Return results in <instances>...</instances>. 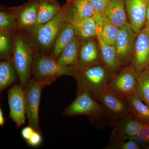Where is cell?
I'll return each mask as SVG.
<instances>
[{
	"label": "cell",
	"mask_w": 149,
	"mask_h": 149,
	"mask_svg": "<svg viewBox=\"0 0 149 149\" xmlns=\"http://www.w3.org/2000/svg\"><path fill=\"white\" fill-rule=\"evenodd\" d=\"M146 125L137 120L132 115L129 114L113 124L110 139L129 140L138 135Z\"/></svg>",
	"instance_id": "9a60e30c"
},
{
	"label": "cell",
	"mask_w": 149,
	"mask_h": 149,
	"mask_svg": "<svg viewBox=\"0 0 149 149\" xmlns=\"http://www.w3.org/2000/svg\"><path fill=\"white\" fill-rule=\"evenodd\" d=\"M120 28L108 22L104 21L101 29H97L100 32L102 38L107 45L115 47Z\"/></svg>",
	"instance_id": "4316f807"
},
{
	"label": "cell",
	"mask_w": 149,
	"mask_h": 149,
	"mask_svg": "<svg viewBox=\"0 0 149 149\" xmlns=\"http://www.w3.org/2000/svg\"><path fill=\"white\" fill-rule=\"evenodd\" d=\"M76 13L82 17L93 18L95 10L90 1L87 0H67Z\"/></svg>",
	"instance_id": "83f0119b"
},
{
	"label": "cell",
	"mask_w": 149,
	"mask_h": 149,
	"mask_svg": "<svg viewBox=\"0 0 149 149\" xmlns=\"http://www.w3.org/2000/svg\"><path fill=\"white\" fill-rule=\"evenodd\" d=\"M62 9V7L61 6L56 0H40L36 27L50 21L61 11Z\"/></svg>",
	"instance_id": "44dd1931"
},
{
	"label": "cell",
	"mask_w": 149,
	"mask_h": 149,
	"mask_svg": "<svg viewBox=\"0 0 149 149\" xmlns=\"http://www.w3.org/2000/svg\"><path fill=\"white\" fill-rule=\"evenodd\" d=\"M130 114L145 124H149V107L135 94L125 98Z\"/></svg>",
	"instance_id": "7402d4cb"
},
{
	"label": "cell",
	"mask_w": 149,
	"mask_h": 149,
	"mask_svg": "<svg viewBox=\"0 0 149 149\" xmlns=\"http://www.w3.org/2000/svg\"><path fill=\"white\" fill-rule=\"evenodd\" d=\"M125 0H111L104 17L108 22L119 28L128 23Z\"/></svg>",
	"instance_id": "ac0fdd59"
},
{
	"label": "cell",
	"mask_w": 149,
	"mask_h": 149,
	"mask_svg": "<svg viewBox=\"0 0 149 149\" xmlns=\"http://www.w3.org/2000/svg\"><path fill=\"white\" fill-rule=\"evenodd\" d=\"M148 2V0H125L128 23L137 34L146 26Z\"/></svg>",
	"instance_id": "2e32d148"
},
{
	"label": "cell",
	"mask_w": 149,
	"mask_h": 149,
	"mask_svg": "<svg viewBox=\"0 0 149 149\" xmlns=\"http://www.w3.org/2000/svg\"><path fill=\"white\" fill-rule=\"evenodd\" d=\"M67 21L74 26L75 36L81 42L97 36V27L95 20L93 18H85L78 15L72 6L67 2Z\"/></svg>",
	"instance_id": "8fae6325"
},
{
	"label": "cell",
	"mask_w": 149,
	"mask_h": 149,
	"mask_svg": "<svg viewBox=\"0 0 149 149\" xmlns=\"http://www.w3.org/2000/svg\"><path fill=\"white\" fill-rule=\"evenodd\" d=\"M137 35L128 22L120 28L115 48L118 61L122 68L131 64Z\"/></svg>",
	"instance_id": "9c48e42d"
},
{
	"label": "cell",
	"mask_w": 149,
	"mask_h": 149,
	"mask_svg": "<svg viewBox=\"0 0 149 149\" xmlns=\"http://www.w3.org/2000/svg\"><path fill=\"white\" fill-rule=\"evenodd\" d=\"M19 31L17 19L12 8L1 10L0 31L15 34Z\"/></svg>",
	"instance_id": "d4e9b609"
},
{
	"label": "cell",
	"mask_w": 149,
	"mask_h": 149,
	"mask_svg": "<svg viewBox=\"0 0 149 149\" xmlns=\"http://www.w3.org/2000/svg\"><path fill=\"white\" fill-rule=\"evenodd\" d=\"M81 42L80 39L74 36L60 54L56 60L57 63L63 67L74 66L78 58Z\"/></svg>",
	"instance_id": "ffe728a7"
},
{
	"label": "cell",
	"mask_w": 149,
	"mask_h": 149,
	"mask_svg": "<svg viewBox=\"0 0 149 149\" xmlns=\"http://www.w3.org/2000/svg\"><path fill=\"white\" fill-rule=\"evenodd\" d=\"M15 34L0 31V58L1 60L11 61L14 49Z\"/></svg>",
	"instance_id": "cb8c5ba5"
},
{
	"label": "cell",
	"mask_w": 149,
	"mask_h": 149,
	"mask_svg": "<svg viewBox=\"0 0 149 149\" xmlns=\"http://www.w3.org/2000/svg\"><path fill=\"white\" fill-rule=\"evenodd\" d=\"M145 27L146 28L147 30H148V31L149 32V22H146V26H145Z\"/></svg>",
	"instance_id": "d590c367"
},
{
	"label": "cell",
	"mask_w": 149,
	"mask_h": 149,
	"mask_svg": "<svg viewBox=\"0 0 149 149\" xmlns=\"http://www.w3.org/2000/svg\"><path fill=\"white\" fill-rule=\"evenodd\" d=\"M96 37L98 42L102 63L111 72L116 74L122 67L118 61L115 47L109 45L105 42L99 30H97Z\"/></svg>",
	"instance_id": "e0dca14e"
},
{
	"label": "cell",
	"mask_w": 149,
	"mask_h": 149,
	"mask_svg": "<svg viewBox=\"0 0 149 149\" xmlns=\"http://www.w3.org/2000/svg\"><path fill=\"white\" fill-rule=\"evenodd\" d=\"M40 0H32L24 5L12 8L17 19L19 30L26 33L32 31L37 25Z\"/></svg>",
	"instance_id": "4fadbf2b"
},
{
	"label": "cell",
	"mask_w": 149,
	"mask_h": 149,
	"mask_svg": "<svg viewBox=\"0 0 149 149\" xmlns=\"http://www.w3.org/2000/svg\"><path fill=\"white\" fill-rule=\"evenodd\" d=\"M44 87L39 81L32 78L29 80L24 90L25 111L29 125L40 133H42L39 121V108L41 93Z\"/></svg>",
	"instance_id": "52a82bcc"
},
{
	"label": "cell",
	"mask_w": 149,
	"mask_h": 149,
	"mask_svg": "<svg viewBox=\"0 0 149 149\" xmlns=\"http://www.w3.org/2000/svg\"><path fill=\"white\" fill-rule=\"evenodd\" d=\"M66 15L65 4L62 6L61 11L50 21L37 26L30 32H21L33 49L50 55L56 36L62 25L66 21Z\"/></svg>",
	"instance_id": "7a4b0ae2"
},
{
	"label": "cell",
	"mask_w": 149,
	"mask_h": 149,
	"mask_svg": "<svg viewBox=\"0 0 149 149\" xmlns=\"http://www.w3.org/2000/svg\"></svg>",
	"instance_id": "f35d334b"
},
{
	"label": "cell",
	"mask_w": 149,
	"mask_h": 149,
	"mask_svg": "<svg viewBox=\"0 0 149 149\" xmlns=\"http://www.w3.org/2000/svg\"><path fill=\"white\" fill-rule=\"evenodd\" d=\"M146 149H149V146H148L147 147V148H146Z\"/></svg>",
	"instance_id": "8d00e7d4"
},
{
	"label": "cell",
	"mask_w": 149,
	"mask_h": 149,
	"mask_svg": "<svg viewBox=\"0 0 149 149\" xmlns=\"http://www.w3.org/2000/svg\"><path fill=\"white\" fill-rule=\"evenodd\" d=\"M97 101L103 109L105 117L108 118L111 125L130 114L125 98L117 95L109 90L104 93Z\"/></svg>",
	"instance_id": "ba28073f"
},
{
	"label": "cell",
	"mask_w": 149,
	"mask_h": 149,
	"mask_svg": "<svg viewBox=\"0 0 149 149\" xmlns=\"http://www.w3.org/2000/svg\"><path fill=\"white\" fill-rule=\"evenodd\" d=\"M108 149H140V146L132 140L110 139L109 143L105 148Z\"/></svg>",
	"instance_id": "f546056e"
},
{
	"label": "cell",
	"mask_w": 149,
	"mask_h": 149,
	"mask_svg": "<svg viewBox=\"0 0 149 149\" xmlns=\"http://www.w3.org/2000/svg\"><path fill=\"white\" fill-rule=\"evenodd\" d=\"M20 85L16 84L9 90L8 99L10 117L17 128L23 125L26 119L24 91Z\"/></svg>",
	"instance_id": "7c38bea8"
},
{
	"label": "cell",
	"mask_w": 149,
	"mask_h": 149,
	"mask_svg": "<svg viewBox=\"0 0 149 149\" xmlns=\"http://www.w3.org/2000/svg\"><path fill=\"white\" fill-rule=\"evenodd\" d=\"M87 1H90V0H87Z\"/></svg>",
	"instance_id": "74e56055"
},
{
	"label": "cell",
	"mask_w": 149,
	"mask_h": 149,
	"mask_svg": "<svg viewBox=\"0 0 149 149\" xmlns=\"http://www.w3.org/2000/svg\"><path fill=\"white\" fill-rule=\"evenodd\" d=\"M75 36V31L73 24L66 21L63 24L56 36L53 47L50 56L56 60L62 51Z\"/></svg>",
	"instance_id": "d6986e66"
},
{
	"label": "cell",
	"mask_w": 149,
	"mask_h": 149,
	"mask_svg": "<svg viewBox=\"0 0 149 149\" xmlns=\"http://www.w3.org/2000/svg\"><path fill=\"white\" fill-rule=\"evenodd\" d=\"M139 80L136 95L149 107V68L138 72Z\"/></svg>",
	"instance_id": "484cf974"
},
{
	"label": "cell",
	"mask_w": 149,
	"mask_h": 149,
	"mask_svg": "<svg viewBox=\"0 0 149 149\" xmlns=\"http://www.w3.org/2000/svg\"><path fill=\"white\" fill-rule=\"evenodd\" d=\"M146 22H149V0L148 2V6H147V11H146Z\"/></svg>",
	"instance_id": "e575fe53"
},
{
	"label": "cell",
	"mask_w": 149,
	"mask_h": 149,
	"mask_svg": "<svg viewBox=\"0 0 149 149\" xmlns=\"http://www.w3.org/2000/svg\"><path fill=\"white\" fill-rule=\"evenodd\" d=\"M5 124V118L4 117L3 113L1 108H0V125L1 127L3 126Z\"/></svg>",
	"instance_id": "836d02e7"
},
{
	"label": "cell",
	"mask_w": 149,
	"mask_h": 149,
	"mask_svg": "<svg viewBox=\"0 0 149 149\" xmlns=\"http://www.w3.org/2000/svg\"><path fill=\"white\" fill-rule=\"evenodd\" d=\"M114 75L102 62L78 71L74 77L77 84L76 94L87 92L97 101L104 93L109 90Z\"/></svg>",
	"instance_id": "6da1fadb"
},
{
	"label": "cell",
	"mask_w": 149,
	"mask_h": 149,
	"mask_svg": "<svg viewBox=\"0 0 149 149\" xmlns=\"http://www.w3.org/2000/svg\"><path fill=\"white\" fill-rule=\"evenodd\" d=\"M111 0H90L94 10V18L97 28H102L104 17Z\"/></svg>",
	"instance_id": "f1b7e54d"
},
{
	"label": "cell",
	"mask_w": 149,
	"mask_h": 149,
	"mask_svg": "<svg viewBox=\"0 0 149 149\" xmlns=\"http://www.w3.org/2000/svg\"><path fill=\"white\" fill-rule=\"evenodd\" d=\"M131 64L138 72L149 67V32L146 27L137 34Z\"/></svg>",
	"instance_id": "5bb4252c"
},
{
	"label": "cell",
	"mask_w": 149,
	"mask_h": 149,
	"mask_svg": "<svg viewBox=\"0 0 149 149\" xmlns=\"http://www.w3.org/2000/svg\"><path fill=\"white\" fill-rule=\"evenodd\" d=\"M35 130L30 126H27L23 128L21 131L22 136L23 139L27 141L31 137Z\"/></svg>",
	"instance_id": "d6a6232c"
},
{
	"label": "cell",
	"mask_w": 149,
	"mask_h": 149,
	"mask_svg": "<svg viewBox=\"0 0 149 149\" xmlns=\"http://www.w3.org/2000/svg\"><path fill=\"white\" fill-rule=\"evenodd\" d=\"M101 62V56L97 37H92L82 41L78 58L74 65L76 72Z\"/></svg>",
	"instance_id": "30bf717a"
},
{
	"label": "cell",
	"mask_w": 149,
	"mask_h": 149,
	"mask_svg": "<svg viewBox=\"0 0 149 149\" xmlns=\"http://www.w3.org/2000/svg\"><path fill=\"white\" fill-rule=\"evenodd\" d=\"M76 72L74 66L62 67L50 55L34 50L32 75L44 87L63 75L74 77Z\"/></svg>",
	"instance_id": "3957f363"
},
{
	"label": "cell",
	"mask_w": 149,
	"mask_h": 149,
	"mask_svg": "<svg viewBox=\"0 0 149 149\" xmlns=\"http://www.w3.org/2000/svg\"><path fill=\"white\" fill-rule=\"evenodd\" d=\"M129 140L135 141L141 148H146L149 146V124L146 125L138 135Z\"/></svg>",
	"instance_id": "4dcf8cb0"
},
{
	"label": "cell",
	"mask_w": 149,
	"mask_h": 149,
	"mask_svg": "<svg viewBox=\"0 0 149 149\" xmlns=\"http://www.w3.org/2000/svg\"><path fill=\"white\" fill-rule=\"evenodd\" d=\"M41 134L42 133L37 131H34L31 137L27 140V143L29 145L33 147L39 146L42 141V138Z\"/></svg>",
	"instance_id": "1f68e13d"
},
{
	"label": "cell",
	"mask_w": 149,
	"mask_h": 149,
	"mask_svg": "<svg viewBox=\"0 0 149 149\" xmlns=\"http://www.w3.org/2000/svg\"><path fill=\"white\" fill-rule=\"evenodd\" d=\"M64 116L85 115L94 118L105 117L104 112L100 104L87 92L76 94V98L63 111Z\"/></svg>",
	"instance_id": "8992f818"
},
{
	"label": "cell",
	"mask_w": 149,
	"mask_h": 149,
	"mask_svg": "<svg viewBox=\"0 0 149 149\" xmlns=\"http://www.w3.org/2000/svg\"><path fill=\"white\" fill-rule=\"evenodd\" d=\"M16 70L10 61L2 60L0 62V91L2 92L16 81Z\"/></svg>",
	"instance_id": "603a6c76"
},
{
	"label": "cell",
	"mask_w": 149,
	"mask_h": 149,
	"mask_svg": "<svg viewBox=\"0 0 149 149\" xmlns=\"http://www.w3.org/2000/svg\"><path fill=\"white\" fill-rule=\"evenodd\" d=\"M15 45L11 61L21 87L24 89L32 74L34 49L19 30L15 34Z\"/></svg>",
	"instance_id": "277c9868"
},
{
	"label": "cell",
	"mask_w": 149,
	"mask_h": 149,
	"mask_svg": "<svg viewBox=\"0 0 149 149\" xmlns=\"http://www.w3.org/2000/svg\"><path fill=\"white\" fill-rule=\"evenodd\" d=\"M139 75L132 64L123 67L111 81L109 90L123 98L136 94Z\"/></svg>",
	"instance_id": "5b68a950"
}]
</instances>
